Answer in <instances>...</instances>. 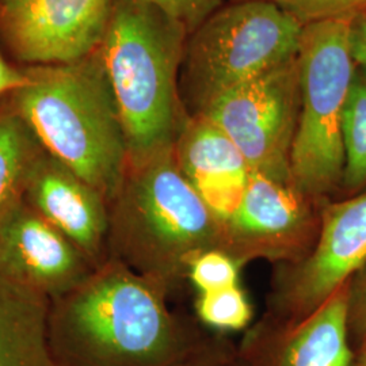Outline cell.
Here are the masks:
<instances>
[{
	"label": "cell",
	"instance_id": "1",
	"mask_svg": "<svg viewBox=\"0 0 366 366\" xmlns=\"http://www.w3.org/2000/svg\"><path fill=\"white\" fill-rule=\"evenodd\" d=\"M48 343L53 366H193L212 354L174 322L149 280L118 264L54 300Z\"/></svg>",
	"mask_w": 366,
	"mask_h": 366
},
{
	"label": "cell",
	"instance_id": "2",
	"mask_svg": "<svg viewBox=\"0 0 366 366\" xmlns=\"http://www.w3.org/2000/svg\"><path fill=\"white\" fill-rule=\"evenodd\" d=\"M187 29L143 0H114L98 49L117 104L129 167L174 151L187 117L179 75Z\"/></svg>",
	"mask_w": 366,
	"mask_h": 366
},
{
	"label": "cell",
	"instance_id": "3",
	"mask_svg": "<svg viewBox=\"0 0 366 366\" xmlns=\"http://www.w3.org/2000/svg\"><path fill=\"white\" fill-rule=\"evenodd\" d=\"M11 106L41 147L105 199H116L129 169L117 104L98 51L71 64L26 71Z\"/></svg>",
	"mask_w": 366,
	"mask_h": 366
},
{
	"label": "cell",
	"instance_id": "4",
	"mask_svg": "<svg viewBox=\"0 0 366 366\" xmlns=\"http://www.w3.org/2000/svg\"><path fill=\"white\" fill-rule=\"evenodd\" d=\"M304 25L270 1H234L187 37L179 92L199 114L212 101L296 57Z\"/></svg>",
	"mask_w": 366,
	"mask_h": 366
},
{
	"label": "cell",
	"instance_id": "5",
	"mask_svg": "<svg viewBox=\"0 0 366 366\" xmlns=\"http://www.w3.org/2000/svg\"><path fill=\"white\" fill-rule=\"evenodd\" d=\"M350 24L340 18L302 29L300 112L290 151V181L301 194L320 196L342 184V116L355 72Z\"/></svg>",
	"mask_w": 366,
	"mask_h": 366
},
{
	"label": "cell",
	"instance_id": "6",
	"mask_svg": "<svg viewBox=\"0 0 366 366\" xmlns=\"http://www.w3.org/2000/svg\"><path fill=\"white\" fill-rule=\"evenodd\" d=\"M116 199L119 243L154 273L192 261L214 235L216 217L179 170L174 151L129 167Z\"/></svg>",
	"mask_w": 366,
	"mask_h": 366
},
{
	"label": "cell",
	"instance_id": "7",
	"mask_svg": "<svg viewBox=\"0 0 366 366\" xmlns=\"http://www.w3.org/2000/svg\"><path fill=\"white\" fill-rule=\"evenodd\" d=\"M297 56L224 92L197 114L235 143L251 171L290 184V151L300 112Z\"/></svg>",
	"mask_w": 366,
	"mask_h": 366
},
{
	"label": "cell",
	"instance_id": "8",
	"mask_svg": "<svg viewBox=\"0 0 366 366\" xmlns=\"http://www.w3.org/2000/svg\"><path fill=\"white\" fill-rule=\"evenodd\" d=\"M113 4L114 0H0V33L25 63H76L99 49Z\"/></svg>",
	"mask_w": 366,
	"mask_h": 366
},
{
	"label": "cell",
	"instance_id": "9",
	"mask_svg": "<svg viewBox=\"0 0 366 366\" xmlns=\"http://www.w3.org/2000/svg\"><path fill=\"white\" fill-rule=\"evenodd\" d=\"M0 273L57 300L94 272L89 258L24 199L0 222Z\"/></svg>",
	"mask_w": 366,
	"mask_h": 366
},
{
	"label": "cell",
	"instance_id": "10",
	"mask_svg": "<svg viewBox=\"0 0 366 366\" xmlns=\"http://www.w3.org/2000/svg\"><path fill=\"white\" fill-rule=\"evenodd\" d=\"M174 157L213 216L231 222L251 174L235 143L208 118L192 116L175 142Z\"/></svg>",
	"mask_w": 366,
	"mask_h": 366
},
{
	"label": "cell",
	"instance_id": "11",
	"mask_svg": "<svg viewBox=\"0 0 366 366\" xmlns=\"http://www.w3.org/2000/svg\"><path fill=\"white\" fill-rule=\"evenodd\" d=\"M25 202L89 261L101 254L109 229L106 199L61 162L44 152L27 183Z\"/></svg>",
	"mask_w": 366,
	"mask_h": 366
},
{
	"label": "cell",
	"instance_id": "12",
	"mask_svg": "<svg viewBox=\"0 0 366 366\" xmlns=\"http://www.w3.org/2000/svg\"><path fill=\"white\" fill-rule=\"evenodd\" d=\"M365 263L366 190L325 212L319 243L295 282L299 311L314 312Z\"/></svg>",
	"mask_w": 366,
	"mask_h": 366
},
{
	"label": "cell",
	"instance_id": "13",
	"mask_svg": "<svg viewBox=\"0 0 366 366\" xmlns=\"http://www.w3.org/2000/svg\"><path fill=\"white\" fill-rule=\"evenodd\" d=\"M349 287L345 284L296 327L274 343L249 350L254 366H352Z\"/></svg>",
	"mask_w": 366,
	"mask_h": 366
},
{
	"label": "cell",
	"instance_id": "14",
	"mask_svg": "<svg viewBox=\"0 0 366 366\" xmlns=\"http://www.w3.org/2000/svg\"><path fill=\"white\" fill-rule=\"evenodd\" d=\"M49 300L0 273V366H53Z\"/></svg>",
	"mask_w": 366,
	"mask_h": 366
},
{
	"label": "cell",
	"instance_id": "15",
	"mask_svg": "<svg viewBox=\"0 0 366 366\" xmlns=\"http://www.w3.org/2000/svg\"><path fill=\"white\" fill-rule=\"evenodd\" d=\"M290 183L251 171L242 204L229 222L236 234L257 239L285 236L300 227L304 207Z\"/></svg>",
	"mask_w": 366,
	"mask_h": 366
},
{
	"label": "cell",
	"instance_id": "16",
	"mask_svg": "<svg viewBox=\"0 0 366 366\" xmlns=\"http://www.w3.org/2000/svg\"><path fill=\"white\" fill-rule=\"evenodd\" d=\"M44 148L13 106L0 110V222L24 199Z\"/></svg>",
	"mask_w": 366,
	"mask_h": 366
},
{
	"label": "cell",
	"instance_id": "17",
	"mask_svg": "<svg viewBox=\"0 0 366 366\" xmlns=\"http://www.w3.org/2000/svg\"><path fill=\"white\" fill-rule=\"evenodd\" d=\"M342 184L355 192L366 186V75L357 66L342 116Z\"/></svg>",
	"mask_w": 366,
	"mask_h": 366
},
{
	"label": "cell",
	"instance_id": "18",
	"mask_svg": "<svg viewBox=\"0 0 366 366\" xmlns=\"http://www.w3.org/2000/svg\"><path fill=\"white\" fill-rule=\"evenodd\" d=\"M197 310L205 325L217 330H242L251 320L249 301L237 285L202 293Z\"/></svg>",
	"mask_w": 366,
	"mask_h": 366
},
{
	"label": "cell",
	"instance_id": "19",
	"mask_svg": "<svg viewBox=\"0 0 366 366\" xmlns=\"http://www.w3.org/2000/svg\"><path fill=\"white\" fill-rule=\"evenodd\" d=\"M190 277L202 293L237 285V266L220 251H207L190 261Z\"/></svg>",
	"mask_w": 366,
	"mask_h": 366
},
{
	"label": "cell",
	"instance_id": "20",
	"mask_svg": "<svg viewBox=\"0 0 366 366\" xmlns=\"http://www.w3.org/2000/svg\"><path fill=\"white\" fill-rule=\"evenodd\" d=\"M288 10L302 25L366 13V0H290Z\"/></svg>",
	"mask_w": 366,
	"mask_h": 366
},
{
	"label": "cell",
	"instance_id": "21",
	"mask_svg": "<svg viewBox=\"0 0 366 366\" xmlns=\"http://www.w3.org/2000/svg\"><path fill=\"white\" fill-rule=\"evenodd\" d=\"M181 22L189 34L209 15L219 10L224 0H143Z\"/></svg>",
	"mask_w": 366,
	"mask_h": 366
},
{
	"label": "cell",
	"instance_id": "22",
	"mask_svg": "<svg viewBox=\"0 0 366 366\" xmlns=\"http://www.w3.org/2000/svg\"><path fill=\"white\" fill-rule=\"evenodd\" d=\"M350 53L355 66L366 75V13L352 19Z\"/></svg>",
	"mask_w": 366,
	"mask_h": 366
},
{
	"label": "cell",
	"instance_id": "23",
	"mask_svg": "<svg viewBox=\"0 0 366 366\" xmlns=\"http://www.w3.org/2000/svg\"><path fill=\"white\" fill-rule=\"evenodd\" d=\"M29 81L26 71H18L10 66L0 54V95L25 87Z\"/></svg>",
	"mask_w": 366,
	"mask_h": 366
},
{
	"label": "cell",
	"instance_id": "24",
	"mask_svg": "<svg viewBox=\"0 0 366 366\" xmlns=\"http://www.w3.org/2000/svg\"><path fill=\"white\" fill-rule=\"evenodd\" d=\"M357 319H358V323H361V327L364 328L366 332V282L362 289V293L360 296V304L357 307Z\"/></svg>",
	"mask_w": 366,
	"mask_h": 366
},
{
	"label": "cell",
	"instance_id": "25",
	"mask_svg": "<svg viewBox=\"0 0 366 366\" xmlns=\"http://www.w3.org/2000/svg\"><path fill=\"white\" fill-rule=\"evenodd\" d=\"M222 361H224V358H222V355L217 357V355L212 353L207 358H204L202 361L197 362L196 365L193 366H225Z\"/></svg>",
	"mask_w": 366,
	"mask_h": 366
},
{
	"label": "cell",
	"instance_id": "26",
	"mask_svg": "<svg viewBox=\"0 0 366 366\" xmlns=\"http://www.w3.org/2000/svg\"><path fill=\"white\" fill-rule=\"evenodd\" d=\"M352 366H366V349L362 347L361 353L358 354L357 357H354L353 365Z\"/></svg>",
	"mask_w": 366,
	"mask_h": 366
},
{
	"label": "cell",
	"instance_id": "27",
	"mask_svg": "<svg viewBox=\"0 0 366 366\" xmlns=\"http://www.w3.org/2000/svg\"><path fill=\"white\" fill-rule=\"evenodd\" d=\"M234 1H270V3H275L278 6H282L285 9H288L290 0H234Z\"/></svg>",
	"mask_w": 366,
	"mask_h": 366
},
{
	"label": "cell",
	"instance_id": "28",
	"mask_svg": "<svg viewBox=\"0 0 366 366\" xmlns=\"http://www.w3.org/2000/svg\"><path fill=\"white\" fill-rule=\"evenodd\" d=\"M362 347H364V349H366V332H365V340H364V345H362Z\"/></svg>",
	"mask_w": 366,
	"mask_h": 366
}]
</instances>
